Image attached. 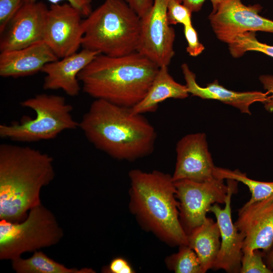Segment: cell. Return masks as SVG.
<instances>
[{
  "label": "cell",
  "mask_w": 273,
  "mask_h": 273,
  "mask_svg": "<svg viewBox=\"0 0 273 273\" xmlns=\"http://www.w3.org/2000/svg\"><path fill=\"white\" fill-rule=\"evenodd\" d=\"M129 177V207L141 224L171 245H188L172 176L157 170L133 169Z\"/></svg>",
  "instance_id": "4"
},
{
  "label": "cell",
  "mask_w": 273,
  "mask_h": 273,
  "mask_svg": "<svg viewBox=\"0 0 273 273\" xmlns=\"http://www.w3.org/2000/svg\"><path fill=\"white\" fill-rule=\"evenodd\" d=\"M63 236L54 215L41 204L21 222L1 219L0 259L12 261L25 252L55 245Z\"/></svg>",
  "instance_id": "7"
},
{
  "label": "cell",
  "mask_w": 273,
  "mask_h": 273,
  "mask_svg": "<svg viewBox=\"0 0 273 273\" xmlns=\"http://www.w3.org/2000/svg\"><path fill=\"white\" fill-rule=\"evenodd\" d=\"M103 272L107 273H133L134 270L124 259L116 257L111 260L109 264L104 267Z\"/></svg>",
  "instance_id": "30"
},
{
  "label": "cell",
  "mask_w": 273,
  "mask_h": 273,
  "mask_svg": "<svg viewBox=\"0 0 273 273\" xmlns=\"http://www.w3.org/2000/svg\"><path fill=\"white\" fill-rule=\"evenodd\" d=\"M259 80L264 89L268 94L266 101L264 103L265 109L270 112H273V76L262 75L259 77Z\"/></svg>",
  "instance_id": "31"
},
{
  "label": "cell",
  "mask_w": 273,
  "mask_h": 273,
  "mask_svg": "<svg viewBox=\"0 0 273 273\" xmlns=\"http://www.w3.org/2000/svg\"><path fill=\"white\" fill-rule=\"evenodd\" d=\"M267 257L268 267L273 271V245L270 250Z\"/></svg>",
  "instance_id": "34"
},
{
  "label": "cell",
  "mask_w": 273,
  "mask_h": 273,
  "mask_svg": "<svg viewBox=\"0 0 273 273\" xmlns=\"http://www.w3.org/2000/svg\"><path fill=\"white\" fill-rule=\"evenodd\" d=\"M179 219L187 235L202 224L214 204H224L228 192L224 179L214 177L203 182L184 179L174 182Z\"/></svg>",
  "instance_id": "8"
},
{
  "label": "cell",
  "mask_w": 273,
  "mask_h": 273,
  "mask_svg": "<svg viewBox=\"0 0 273 273\" xmlns=\"http://www.w3.org/2000/svg\"><path fill=\"white\" fill-rule=\"evenodd\" d=\"M159 66L138 52L98 55L79 73L83 91L95 99L132 108L146 96Z\"/></svg>",
  "instance_id": "3"
},
{
  "label": "cell",
  "mask_w": 273,
  "mask_h": 273,
  "mask_svg": "<svg viewBox=\"0 0 273 273\" xmlns=\"http://www.w3.org/2000/svg\"><path fill=\"white\" fill-rule=\"evenodd\" d=\"M81 47L110 57L137 52L141 18L124 0H105L83 20Z\"/></svg>",
  "instance_id": "5"
},
{
  "label": "cell",
  "mask_w": 273,
  "mask_h": 273,
  "mask_svg": "<svg viewBox=\"0 0 273 273\" xmlns=\"http://www.w3.org/2000/svg\"><path fill=\"white\" fill-rule=\"evenodd\" d=\"M24 4V0H0L1 35L5 32L11 21Z\"/></svg>",
  "instance_id": "27"
},
{
  "label": "cell",
  "mask_w": 273,
  "mask_h": 273,
  "mask_svg": "<svg viewBox=\"0 0 273 273\" xmlns=\"http://www.w3.org/2000/svg\"><path fill=\"white\" fill-rule=\"evenodd\" d=\"M241 273H272L273 271L263 262L262 254L258 250L243 252Z\"/></svg>",
  "instance_id": "25"
},
{
  "label": "cell",
  "mask_w": 273,
  "mask_h": 273,
  "mask_svg": "<svg viewBox=\"0 0 273 273\" xmlns=\"http://www.w3.org/2000/svg\"><path fill=\"white\" fill-rule=\"evenodd\" d=\"M80 12L68 3L51 4L44 19L42 40L58 59L77 52L83 35Z\"/></svg>",
  "instance_id": "10"
},
{
  "label": "cell",
  "mask_w": 273,
  "mask_h": 273,
  "mask_svg": "<svg viewBox=\"0 0 273 273\" xmlns=\"http://www.w3.org/2000/svg\"><path fill=\"white\" fill-rule=\"evenodd\" d=\"M235 224L244 237L243 252H268L273 245V196L245 203L239 210Z\"/></svg>",
  "instance_id": "14"
},
{
  "label": "cell",
  "mask_w": 273,
  "mask_h": 273,
  "mask_svg": "<svg viewBox=\"0 0 273 273\" xmlns=\"http://www.w3.org/2000/svg\"><path fill=\"white\" fill-rule=\"evenodd\" d=\"M184 32L188 42L187 52L192 57L201 54L205 48L199 41L197 32L192 24L184 26Z\"/></svg>",
  "instance_id": "28"
},
{
  "label": "cell",
  "mask_w": 273,
  "mask_h": 273,
  "mask_svg": "<svg viewBox=\"0 0 273 273\" xmlns=\"http://www.w3.org/2000/svg\"><path fill=\"white\" fill-rule=\"evenodd\" d=\"M214 176L222 179H232L246 185L251 196L246 204H249L273 196V181L266 182L252 179L238 169L234 170L216 167Z\"/></svg>",
  "instance_id": "22"
},
{
  "label": "cell",
  "mask_w": 273,
  "mask_h": 273,
  "mask_svg": "<svg viewBox=\"0 0 273 273\" xmlns=\"http://www.w3.org/2000/svg\"><path fill=\"white\" fill-rule=\"evenodd\" d=\"M189 94L202 99L219 101L232 106L242 113L250 115V106L256 102L264 104L267 100L268 94L259 91L236 92L229 90L219 84L217 80L202 87L196 81V75L186 63L181 66Z\"/></svg>",
  "instance_id": "18"
},
{
  "label": "cell",
  "mask_w": 273,
  "mask_h": 273,
  "mask_svg": "<svg viewBox=\"0 0 273 273\" xmlns=\"http://www.w3.org/2000/svg\"><path fill=\"white\" fill-rule=\"evenodd\" d=\"M186 85L176 82L168 71V66L159 67L145 97L130 108L134 114L155 112L161 102L168 99H184L189 96Z\"/></svg>",
  "instance_id": "19"
},
{
  "label": "cell",
  "mask_w": 273,
  "mask_h": 273,
  "mask_svg": "<svg viewBox=\"0 0 273 273\" xmlns=\"http://www.w3.org/2000/svg\"><path fill=\"white\" fill-rule=\"evenodd\" d=\"M58 59L43 40L18 50L1 52L0 76L17 78L32 75Z\"/></svg>",
  "instance_id": "17"
},
{
  "label": "cell",
  "mask_w": 273,
  "mask_h": 273,
  "mask_svg": "<svg viewBox=\"0 0 273 273\" xmlns=\"http://www.w3.org/2000/svg\"><path fill=\"white\" fill-rule=\"evenodd\" d=\"M178 251L165 260L168 268L176 273H203L199 259L188 245L179 246Z\"/></svg>",
  "instance_id": "23"
},
{
  "label": "cell",
  "mask_w": 273,
  "mask_h": 273,
  "mask_svg": "<svg viewBox=\"0 0 273 273\" xmlns=\"http://www.w3.org/2000/svg\"><path fill=\"white\" fill-rule=\"evenodd\" d=\"M169 1L153 0L151 9L141 18L137 52L159 67L168 66L174 55L175 32L167 17Z\"/></svg>",
  "instance_id": "11"
},
{
  "label": "cell",
  "mask_w": 273,
  "mask_h": 273,
  "mask_svg": "<svg viewBox=\"0 0 273 273\" xmlns=\"http://www.w3.org/2000/svg\"><path fill=\"white\" fill-rule=\"evenodd\" d=\"M261 9L259 4L247 6L242 0H221L209 19L217 38L228 44L246 32L273 33V21L260 16Z\"/></svg>",
  "instance_id": "9"
},
{
  "label": "cell",
  "mask_w": 273,
  "mask_h": 273,
  "mask_svg": "<svg viewBox=\"0 0 273 273\" xmlns=\"http://www.w3.org/2000/svg\"><path fill=\"white\" fill-rule=\"evenodd\" d=\"M12 267L17 273H93L90 268H69L61 264L41 251H36L27 259L21 257L13 260Z\"/></svg>",
  "instance_id": "21"
},
{
  "label": "cell",
  "mask_w": 273,
  "mask_h": 273,
  "mask_svg": "<svg viewBox=\"0 0 273 273\" xmlns=\"http://www.w3.org/2000/svg\"><path fill=\"white\" fill-rule=\"evenodd\" d=\"M99 54L97 52L83 49L79 52L47 64L41 71L46 75L43 89H62L70 97L77 96L81 89L78 79L79 72Z\"/></svg>",
  "instance_id": "16"
},
{
  "label": "cell",
  "mask_w": 273,
  "mask_h": 273,
  "mask_svg": "<svg viewBox=\"0 0 273 273\" xmlns=\"http://www.w3.org/2000/svg\"><path fill=\"white\" fill-rule=\"evenodd\" d=\"M79 128L95 148L118 160L133 161L150 155L157 138L143 114L101 99L92 103Z\"/></svg>",
  "instance_id": "1"
},
{
  "label": "cell",
  "mask_w": 273,
  "mask_h": 273,
  "mask_svg": "<svg viewBox=\"0 0 273 273\" xmlns=\"http://www.w3.org/2000/svg\"><path fill=\"white\" fill-rule=\"evenodd\" d=\"M141 18L151 9L153 0H125Z\"/></svg>",
  "instance_id": "32"
},
{
  "label": "cell",
  "mask_w": 273,
  "mask_h": 273,
  "mask_svg": "<svg viewBox=\"0 0 273 273\" xmlns=\"http://www.w3.org/2000/svg\"><path fill=\"white\" fill-rule=\"evenodd\" d=\"M53 158L28 146L0 145V219L19 222L41 204L40 192L55 177Z\"/></svg>",
  "instance_id": "2"
},
{
  "label": "cell",
  "mask_w": 273,
  "mask_h": 273,
  "mask_svg": "<svg viewBox=\"0 0 273 273\" xmlns=\"http://www.w3.org/2000/svg\"><path fill=\"white\" fill-rule=\"evenodd\" d=\"M175 150L176 164L172 175L174 182L184 179L203 182L216 177V166L209 151L205 133L185 135L177 142Z\"/></svg>",
  "instance_id": "13"
},
{
  "label": "cell",
  "mask_w": 273,
  "mask_h": 273,
  "mask_svg": "<svg viewBox=\"0 0 273 273\" xmlns=\"http://www.w3.org/2000/svg\"><path fill=\"white\" fill-rule=\"evenodd\" d=\"M188 245L197 254L203 273L213 268L220 247V234L217 222L207 217L187 235Z\"/></svg>",
  "instance_id": "20"
},
{
  "label": "cell",
  "mask_w": 273,
  "mask_h": 273,
  "mask_svg": "<svg viewBox=\"0 0 273 273\" xmlns=\"http://www.w3.org/2000/svg\"><path fill=\"white\" fill-rule=\"evenodd\" d=\"M228 46L231 55L235 58L242 56L248 51L261 52L273 57V46L259 41L256 37L255 32L253 31L238 35Z\"/></svg>",
  "instance_id": "24"
},
{
  "label": "cell",
  "mask_w": 273,
  "mask_h": 273,
  "mask_svg": "<svg viewBox=\"0 0 273 273\" xmlns=\"http://www.w3.org/2000/svg\"><path fill=\"white\" fill-rule=\"evenodd\" d=\"M206 0H181L182 3L192 12H196L201 10ZM212 5V10L215 9L221 0H209Z\"/></svg>",
  "instance_id": "33"
},
{
  "label": "cell",
  "mask_w": 273,
  "mask_h": 273,
  "mask_svg": "<svg viewBox=\"0 0 273 273\" xmlns=\"http://www.w3.org/2000/svg\"><path fill=\"white\" fill-rule=\"evenodd\" d=\"M48 10L41 2L24 3L2 34L1 52L18 50L42 40Z\"/></svg>",
  "instance_id": "15"
},
{
  "label": "cell",
  "mask_w": 273,
  "mask_h": 273,
  "mask_svg": "<svg viewBox=\"0 0 273 273\" xmlns=\"http://www.w3.org/2000/svg\"><path fill=\"white\" fill-rule=\"evenodd\" d=\"M38 0H24V3H33ZM52 4H58L61 2L66 1L77 9L83 17H87L92 12V0H47Z\"/></svg>",
  "instance_id": "29"
},
{
  "label": "cell",
  "mask_w": 273,
  "mask_h": 273,
  "mask_svg": "<svg viewBox=\"0 0 273 273\" xmlns=\"http://www.w3.org/2000/svg\"><path fill=\"white\" fill-rule=\"evenodd\" d=\"M192 12L183 3L181 0H169L167 5V17L170 25L181 24L184 26L192 24Z\"/></svg>",
  "instance_id": "26"
},
{
  "label": "cell",
  "mask_w": 273,
  "mask_h": 273,
  "mask_svg": "<svg viewBox=\"0 0 273 273\" xmlns=\"http://www.w3.org/2000/svg\"><path fill=\"white\" fill-rule=\"evenodd\" d=\"M228 192L225 206L221 208L217 203L211 206L209 211L216 219L220 234V247L213 269H223L229 273L240 272L243 256L244 237L239 232L232 218L231 199L238 191V181L226 179Z\"/></svg>",
  "instance_id": "12"
},
{
  "label": "cell",
  "mask_w": 273,
  "mask_h": 273,
  "mask_svg": "<svg viewBox=\"0 0 273 273\" xmlns=\"http://www.w3.org/2000/svg\"><path fill=\"white\" fill-rule=\"evenodd\" d=\"M21 105L32 109L35 116L25 117L19 123L1 124V138L34 142L53 139L65 130L79 128V122L72 115L73 107L61 96L40 94L22 101Z\"/></svg>",
  "instance_id": "6"
}]
</instances>
